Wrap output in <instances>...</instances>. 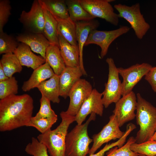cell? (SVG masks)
Here are the masks:
<instances>
[{
	"label": "cell",
	"mask_w": 156,
	"mask_h": 156,
	"mask_svg": "<svg viewBox=\"0 0 156 156\" xmlns=\"http://www.w3.org/2000/svg\"><path fill=\"white\" fill-rule=\"evenodd\" d=\"M155 156H156V155Z\"/></svg>",
	"instance_id": "obj_41"
},
{
	"label": "cell",
	"mask_w": 156,
	"mask_h": 156,
	"mask_svg": "<svg viewBox=\"0 0 156 156\" xmlns=\"http://www.w3.org/2000/svg\"><path fill=\"white\" fill-rule=\"evenodd\" d=\"M59 44L61 55L66 66H79V47L74 46L59 35Z\"/></svg>",
	"instance_id": "obj_21"
},
{
	"label": "cell",
	"mask_w": 156,
	"mask_h": 156,
	"mask_svg": "<svg viewBox=\"0 0 156 156\" xmlns=\"http://www.w3.org/2000/svg\"><path fill=\"white\" fill-rule=\"evenodd\" d=\"M136 97L135 117L140 129L135 138L136 143H141L150 140L156 131V107L139 93L137 94Z\"/></svg>",
	"instance_id": "obj_3"
},
{
	"label": "cell",
	"mask_w": 156,
	"mask_h": 156,
	"mask_svg": "<svg viewBox=\"0 0 156 156\" xmlns=\"http://www.w3.org/2000/svg\"><path fill=\"white\" fill-rule=\"evenodd\" d=\"M145 79L150 84L153 91L156 92V66L152 67L145 75Z\"/></svg>",
	"instance_id": "obj_37"
},
{
	"label": "cell",
	"mask_w": 156,
	"mask_h": 156,
	"mask_svg": "<svg viewBox=\"0 0 156 156\" xmlns=\"http://www.w3.org/2000/svg\"><path fill=\"white\" fill-rule=\"evenodd\" d=\"M76 36L79 50L80 67L83 75H86L83 62V49L90 32L99 27V23L95 19L88 21H79L75 22Z\"/></svg>",
	"instance_id": "obj_15"
},
{
	"label": "cell",
	"mask_w": 156,
	"mask_h": 156,
	"mask_svg": "<svg viewBox=\"0 0 156 156\" xmlns=\"http://www.w3.org/2000/svg\"><path fill=\"white\" fill-rule=\"evenodd\" d=\"M150 140L156 141V131Z\"/></svg>",
	"instance_id": "obj_39"
},
{
	"label": "cell",
	"mask_w": 156,
	"mask_h": 156,
	"mask_svg": "<svg viewBox=\"0 0 156 156\" xmlns=\"http://www.w3.org/2000/svg\"><path fill=\"white\" fill-rule=\"evenodd\" d=\"M83 75L79 66H66L59 76L60 96L66 99L71 89Z\"/></svg>",
	"instance_id": "obj_17"
},
{
	"label": "cell",
	"mask_w": 156,
	"mask_h": 156,
	"mask_svg": "<svg viewBox=\"0 0 156 156\" xmlns=\"http://www.w3.org/2000/svg\"><path fill=\"white\" fill-rule=\"evenodd\" d=\"M152 66L150 64L143 63L137 64L127 68H118L119 74L122 77V96L131 92L135 86L146 75Z\"/></svg>",
	"instance_id": "obj_10"
},
{
	"label": "cell",
	"mask_w": 156,
	"mask_h": 156,
	"mask_svg": "<svg viewBox=\"0 0 156 156\" xmlns=\"http://www.w3.org/2000/svg\"><path fill=\"white\" fill-rule=\"evenodd\" d=\"M137 106V97L133 91L122 96L115 103L113 112L116 117L120 127L135 118Z\"/></svg>",
	"instance_id": "obj_13"
},
{
	"label": "cell",
	"mask_w": 156,
	"mask_h": 156,
	"mask_svg": "<svg viewBox=\"0 0 156 156\" xmlns=\"http://www.w3.org/2000/svg\"><path fill=\"white\" fill-rule=\"evenodd\" d=\"M96 114H91L83 124L77 125L69 132L66 138V156H86L90 149L89 146L93 139L88 136V128L90 122L96 119Z\"/></svg>",
	"instance_id": "obj_4"
},
{
	"label": "cell",
	"mask_w": 156,
	"mask_h": 156,
	"mask_svg": "<svg viewBox=\"0 0 156 156\" xmlns=\"http://www.w3.org/2000/svg\"><path fill=\"white\" fill-rule=\"evenodd\" d=\"M130 29L129 27L125 26L110 31L94 29L90 32L85 46L91 44L99 46L101 49L100 57L102 58L106 55L112 42L119 36L127 33Z\"/></svg>",
	"instance_id": "obj_8"
},
{
	"label": "cell",
	"mask_w": 156,
	"mask_h": 156,
	"mask_svg": "<svg viewBox=\"0 0 156 156\" xmlns=\"http://www.w3.org/2000/svg\"><path fill=\"white\" fill-rule=\"evenodd\" d=\"M106 61L109 68L107 82L105 84V89L102 92V101L105 108L112 103H116L122 96V84L119 78L118 68L116 67L114 60L107 58Z\"/></svg>",
	"instance_id": "obj_6"
},
{
	"label": "cell",
	"mask_w": 156,
	"mask_h": 156,
	"mask_svg": "<svg viewBox=\"0 0 156 156\" xmlns=\"http://www.w3.org/2000/svg\"><path fill=\"white\" fill-rule=\"evenodd\" d=\"M47 9L54 16L62 19L69 18L65 0H42Z\"/></svg>",
	"instance_id": "obj_27"
},
{
	"label": "cell",
	"mask_w": 156,
	"mask_h": 156,
	"mask_svg": "<svg viewBox=\"0 0 156 156\" xmlns=\"http://www.w3.org/2000/svg\"><path fill=\"white\" fill-rule=\"evenodd\" d=\"M54 17L57 22L58 35L62 36L70 44L79 47L76 39L75 23L70 18L64 19Z\"/></svg>",
	"instance_id": "obj_23"
},
{
	"label": "cell",
	"mask_w": 156,
	"mask_h": 156,
	"mask_svg": "<svg viewBox=\"0 0 156 156\" xmlns=\"http://www.w3.org/2000/svg\"><path fill=\"white\" fill-rule=\"evenodd\" d=\"M18 81L12 76L8 79L0 81V99H2L18 92Z\"/></svg>",
	"instance_id": "obj_29"
},
{
	"label": "cell",
	"mask_w": 156,
	"mask_h": 156,
	"mask_svg": "<svg viewBox=\"0 0 156 156\" xmlns=\"http://www.w3.org/2000/svg\"><path fill=\"white\" fill-rule=\"evenodd\" d=\"M45 59L55 74L60 76L66 66L61 54L60 48L50 44L46 52Z\"/></svg>",
	"instance_id": "obj_24"
},
{
	"label": "cell",
	"mask_w": 156,
	"mask_h": 156,
	"mask_svg": "<svg viewBox=\"0 0 156 156\" xmlns=\"http://www.w3.org/2000/svg\"><path fill=\"white\" fill-rule=\"evenodd\" d=\"M114 7L118 12V17L123 18L128 21L138 38L142 39L149 29L150 26L141 13L139 3L131 6L119 3L115 5Z\"/></svg>",
	"instance_id": "obj_5"
},
{
	"label": "cell",
	"mask_w": 156,
	"mask_h": 156,
	"mask_svg": "<svg viewBox=\"0 0 156 156\" xmlns=\"http://www.w3.org/2000/svg\"><path fill=\"white\" fill-rule=\"evenodd\" d=\"M57 120V117L36 119L32 117L26 126L34 127L43 134L50 130Z\"/></svg>",
	"instance_id": "obj_32"
},
{
	"label": "cell",
	"mask_w": 156,
	"mask_h": 156,
	"mask_svg": "<svg viewBox=\"0 0 156 156\" xmlns=\"http://www.w3.org/2000/svg\"><path fill=\"white\" fill-rule=\"evenodd\" d=\"M113 0H78L83 8L95 18H100L115 25L119 22L118 14L116 13L110 2Z\"/></svg>",
	"instance_id": "obj_7"
},
{
	"label": "cell",
	"mask_w": 156,
	"mask_h": 156,
	"mask_svg": "<svg viewBox=\"0 0 156 156\" xmlns=\"http://www.w3.org/2000/svg\"><path fill=\"white\" fill-rule=\"evenodd\" d=\"M135 142V138L130 137L121 147L118 148L116 146L107 151L106 156H137L139 154L133 151L130 148L131 145Z\"/></svg>",
	"instance_id": "obj_31"
},
{
	"label": "cell",
	"mask_w": 156,
	"mask_h": 156,
	"mask_svg": "<svg viewBox=\"0 0 156 156\" xmlns=\"http://www.w3.org/2000/svg\"><path fill=\"white\" fill-rule=\"evenodd\" d=\"M55 75L52 69L46 62L34 70L29 78L24 82L22 89L26 92L38 86L43 81Z\"/></svg>",
	"instance_id": "obj_19"
},
{
	"label": "cell",
	"mask_w": 156,
	"mask_h": 156,
	"mask_svg": "<svg viewBox=\"0 0 156 156\" xmlns=\"http://www.w3.org/2000/svg\"><path fill=\"white\" fill-rule=\"evenodd\" d=\"M133 151L146 156L156 155V141L149 140L141 143L132 144L130 147Z\"/></svg>",
	"instance_id": "obj_30"
},
{
	"label": "cell",
	"mask_w": 156,
	"mask_h": 156,
	"mask_svg": "<svg viewBox=\"0 0 156 156\" xmlns=\"http://www.w3.org/2000/svg\"><path fill=\"white\" fill-rule=\"evenodd\" d=\"M102 96V93L99 92L95 89H93L91 94L83 103L75 116V121L77 125L82 124L87 116L92 113L100 116L103 115L104 106Z\"/></svg>",
	"instance_id": "obj_14"
},
{
	"label": "cell",
	"mask_w": 156,
	"mask_h": 156,
	"mask_svg": "<svg viewBox=\"0 0 156 156\" xmlns=\"http://www.w3.org/2000/svg\"><path fill=\"white\" fill-rule=\"evenodd\" d=\"M69 18L74 22L88 21L95 18L82 7L78 0H65Z\"/></svg>",
	"instance_id": "obj_25"
},
{
	"label": "cell",
	"mask_w": 156,
	"mask_h": 156,
	"mask_svg": "<svg viewBox=\"0 0 156 156\" xmlns=\"http://www.w3.org/2000/svg\"><path fill=\"white\" fill-rule=\"evenodd\" d=\"M0 64L8 77H12L16 73H20L23 69L22 66L14 53L3 54L0 60Z\"/></svg>",
	"instance_id": "obj_26"
},
{
	"label": "cell",
	"mask_w": 156,
	"mask_h": 156,
	"mask_svg": "<svg viewBox=\"0 0 156 156\" xmlns=\"http://www.w3.org/2000/svg\"><path fill=\"white\" fill-rule=\"evenodd\" d=\"M22 66L30 67L34 70L45 63L46 60L41 56L34 54L27 45L21 43L14 53Z\"/></svg>",
	"instance_id": "obj_18"
},
{
	"label": "cell",
	"mask_w": 156,
	"mask_h": 156,
	"mask_svg": "<svg viewBox=\"0 0 156 156\" xmlns=\"http://www.w3.org/2000/svg\"><path fill=\"white\" fill-rule=\"evenodd\" d=\"M37 88L42 96L53 103H60L59 76L55 74L49 80L42 82Z\"/></svg>",
	"instance_id": "obj_22"
},
{
	"label": "cell",
	"mask_w": 156,
	"mask_h": 156,
	"mask_svg": "<svg viewBox=\"0 0 156 156\" xmlns=\"http://www.w3.org/2000/svg\"><path fill=\"white\" fill-rule=\"evenodd\" d=\"M60 115L62 121L56 129L41 133L37 137L46 146L51 156H66L65 142L68 129L75 120V116L68 114L66 111H62Z\"/></svg>",
	"instance_id": "obj_2"
},
{
	"label": "cell",
	"mask_w": 156,
	"mask_h": 156,
	"mask_svg": "<svg viewBox=\"0 0 156 156\" xmlns=\"http://www.w3.org/2000/svg\"><path fill=\"white\" fill-rule=\"evenodd\" d=\"M16 39L18 42L27 45L32 51L45 59L46 51L50 43L43 34L27 32L19 34Z\"/></svg>",
	"instance_id": "obj_16"
},
{
	"label": "cell",
	"mask_w": 156,
	"mask_h": 156,
	"mask_svg": "<svg viewBox=\"0 0 156 156\" xmlns=\"http://www.w3.org/2000/svg\"><path fill=\"white\" fill-rule=\"evenodd\" d=\"M137 156H146L145 155L139 154Z\"/></svg>",
	"instance_id": "obj_40"
},
{
	"label": "cell",
	"mask_w": 156,
	"mask_h": 156,
	"mask_svg": "<svg viewBox=\"0 0 156 156\" xmlns=\"http://www.w3.org/2000/svg\"><path fill=\"white\" fill-rule=\"evenodd\" d=\"M34 108L32 97L27 94L12 95L0 101V131H10L26 126Z\"/></svg>",
	"instance_id": "obj_1"
},
{
	"label": "cell",
	"mask_w": 156,
	"mask_h": 156,
	"mask_svg": "<svg viewBox=\"0 0 156 156\" xmlns=\"http://www.w3.org/2000/svg\"><path fill=\"white\" fill-rule=\"evenodd\" d=\"M42 6L44 16L43 34L50 44L60 48L57 22L54 16L47 9L42 0H39Z\"/></svg>",
	"instance_id": "obj_20"
},
{
	"label": "cell",
	"mask_w": 156,
	"mask_h": 156,
	"mask_svg": "<svg viewBox=\"0 0 156 156\" xmlns=\"http://www.w3.org/2000/svg\"><path fill=\"white\" fill-rule=\"evenodd\" d=\"M11 8L9 0H0V32L3 31V28L8 20Z\"/></svg>",
	"instance_id": "obj_35"
},
{
	"label": "cell",
	"mask_w": 156,
	"mask_h": 156,
	"mask_svg": "<svg viewBox=\"0 0 156 156\" xmlns=\"http://www.w3.org/2000/svg\"><path fill=\"white\" fill-rule=\"evenodd\" d=\"M120 129L117 119L113 114L109 117L108 123L103 127L98 133L92 137L93 143L90 149L89 155L94 153L103 144L112 140L119 139L124 134Z\"/></svg>",
	"instance_id": "obj_11"
},
{
	"label": "cell",
	"mask_w": 156,
	"mask_h": 156,
	"mask_svg": "<svg viewBox=\"0 0 156 156\" xmlns=\"http://www.w3.org/2000/svg\"><path fill=\"white\" fill-rule=\"evenodd\" d=\"M93 89L90 83L85 79H80L77 81L69 92L68 96L70 101L66 111V113L75 116L83 103L91 94Z\"/></svg>",
	"instance_id": "obj_12"
},
{
	"label": "cell",
	"mask_w": 156,
	"mask_h": 156,
	"mask_svg": "<svg viewBox=\"0 0 156 156\" xmlns=\"http://www.w3.org/2000/svg\"><path fill=\"white\" fill-rule=\"evenodd\" d=\"M18 19L27 32L43 34L44 14L39 0L33 1L29 11L23 10Z\"/></svg>",
	"instance_id": "obj_9"
},
{
	"label": "cell",
	"mask_w": 156,
	"mask_h": 156,
	"mask_svg": "<svg viewBox=\"0 0 156 156\" xmlns=\"http://www.w3.org/2000/svg\"><path fill=\"white\" fill-rule=\"evenodd\" d=\"M129 134L130 133L129 131H125L122 136L118 139L117 141L110 144H107L98 152L96 153L89 155V156H103L105 153L111 148L116 146L118 148L121 147L124 144L126 141L127 138Z\"/></svg>",
	"instance_id": "obj_36"
},
{
	"label": "cell",
	"mask_w": 156,
	"mask_h": 156,
	"mask_svg": "<svg viewBox=\"0 0 156 156\" xmlns=\"http://www.w3.org/2000/svg\"><path fill=\"white\" fill-rule=\"evenodd\" d=\"M50 101L46 97L42 96L40 99V107L36 115L34 116L36 118H50L57 117L54 111L51 109Z\"/></svg>",
	"instance_id": "obj_34"
},
{
	"label": "cell",
	"mask_w": 156,
	"mask_h": 156,
	"mask_svg": "<svg viewBox=\"0 0 156 156\" xmlns=\"http://www.w3.org/2000/svg\"><path fill=\"white\" fill-rule=\"evenodd\" d=\"M25 151L33 156H49L46 146L34 137L32 138L31 142L27 145Z\"/></svg>",
	"instance_id": "obj_33"
},
{
	"label": "cell",
	"mask_w": 156,
	"mask_h": 156,
	"mask_svg": "<svg viewBox=\"0 0 156 156\" xmlns=\"http://www.w3.org/2000/svg\"><path fill=\"white\" fill-rule=\"evenodd\" d=\"M9 78L6 75L1 65L0 64V81L5 80Z\"/></svg>",
	"instance_id": "obj_38"
},
{
	"label": "cell",
	"mask_w": 156,
	"mask_h": 156,
	"mask_svg": "<svg viewBox=\"0 0 156 156\" xmlns=\"http://www.w3.org/2000/svg\"><path fill=\"white\" fill-rule=\"evenodd\" d=\"M16 38L3 31L0 32V54L14 53L19 44Z\"/></svg>",
	"instance_id": "obj_28"
}]
</instances>
